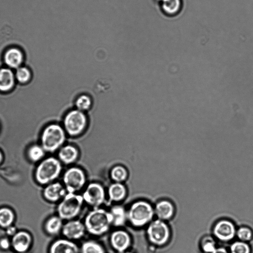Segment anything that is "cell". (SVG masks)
<instances>
[{
    "label": "cell",
    "instance_id": "9",
    "mask_svg": "<svg viewBox=\"0 0 253 253\" xmlns=\"http://www.w3.org/2000/svg\"><path fill=\"white\" fill-rule=\"evenodd\" d=\"M82 197L85 202L96 208H98L105 202V189L100 183H90L85 189Z\"/></svg>",
    "mask_w": 253,
    "mask_h": 253
},
{
    "label": "cell",
    "instance_id": "22",
    "mask_svg": "<svg viewBox=\"0 0 253 253\" xmlns=\"http://www.w3.org/2000/svg\"><path fill=\"white\" fill-rule=\"evenodd\" d=\"M164 13L169 16H174L181 11L182 0H159Z\"/></svg>",
    "mask_w": 253,
    "mask_h": 253
},
{
    "label": "cell",
    "instance_id": "3",
    "mask_svg": "<svg viewBox=\"0 0 253 253\" xmlns=\"http://www.w3.org/2000/svg\"><path fill=\"white\" fill-rule=\"evenodd\" d=\"M154 214V210L149 203L140 200L131 206L127 211V218L133 226L141 228L151 222Z\"/></svg>",
    "mask_w": 253,
    "mask_h": 253
},
{
    "label": "cell",
    "instance_id": "31",
    "mask_svg": "<svg viewBox=\"0 0 253 253\" xmlns=\"http://www.w3.org/2000/svg\"><path fill=\"white\" fill-rule=\"evenodd\" d=\"M236 235L241 241L245 242L251 240L253 236L252 231L247 227L240 228L237 231Z\"/></svg>",
    "mask_w": 253,
    "mask_h": 253
},
{
    "label": "cell",
    "instance_id": "32",
    "mask_svg": "<svg viewBox=\"0 0 253 253\" xmlns=\"http://www.w3.org/2000/svg\"><path fill=\"white\" fill-rule=\"evenodd\" d=\"M201 246L203 251L207 253H212L216 249L215 242L209 238L203 240Z\"/></svg>",
    "mask_w": 253,
    "mask_h": 253
},
{
    "label": "cell",
    "instance_id": "13",
    "mask_svg": "<svg viewBox=\"0 0 253 253\" xmlns=\"http://www.w3.org/2000/svg\"><path fill=\"white\" fill-rule=\"evenodd\" d=\"M3 58L7 68L11 70H17L22 66L24 56L19 49L11 48L6 51Z\"/></svg>",
    "mask_w": 253,
    "mask_h": 253
},
{
    "label": "cell",
    "instance_id": "24",
    "mask_svg": "<svg viewBox=\"0 0 253 253\" xmlns=\"http://www.w3.org/2000/svg\"><path fill=\"white\" fill-rule=\"evenodd\" d=\"M46 152L41 145H31L27 149V155L28 159L33 163L41 161Z\"/></svg>",
    "mask_w": 253,
    "mask_h": 253
},
{
    "label": "cell",
    "instance_id": "18",
    "mask_svg": "<svg viewBox=\"0 0 253 253\" xmlns=\"http://www.w3.org/2000/svg\"><path fill=\"white\" fill-rule=\"evenodd\" d=\"M78 149L72 145H67L63 146L58 153L59 161L66 165H70L74 163L79 157Z\"/></svg>",
    "mask_w": 253,
    "mask_h": 253
},
{
    "label": "cell",
    "instance_id": "23",
    "mask_svg": "<svg viewBox=\"0 0 253 253\" xmlns=\"http://www.w3.org/2000/svg\"><path fill=\"white\" fill-rule=\"evenodd\" d=\"M62 220L58 216H53L49 218L45 226L47 233L51 235H58L62 230Z\"/></svg>",
    "mask_w": 253,
    "mask_h": 253
},
{
    "label": "cell",
    "instance_id": "28",
    "mask_svg": "<svg viewBox=\"0 0 253 253\" xmlns=\"http://www.w3.org/2000/svg\"><path fill=\"white\" fill-rule=\"evenodd\" d=\"M92 101L91 98L86 94H83L78 97L75 101L76 109L82 112L89 110L92 106Z\"/></svg>",
    "mask_w": 253,
    "mask_h": 253
},
{
    "label": "cell",
    "instance_id": "29",
    "mask_svg": "<svg viewBox=\"0 0 253 253\" xmlns=\"http://www.w3.org/2000/svg\"><path fill=\"white\" fill-rule=\"evenodd\" d=\"M15 77L16 81L20 84L25 85L31 80L32 73L29 69L25 67H21L16 70Z\"/></svg>",
    "mask_w": 253,
    "mask_h": 253
},
{
    "label": "cell",
    "instance_id": "19",
    "mask_svg": "<svg viewBox=\"0 0 253 253\" xmlns=\"http://www.w3.org/2000/svg\"><path fill=\"white\" fill-rule=\"evenodd\" d=\"M154 212L161 220H169L172 217L175 212L173 204L167 200H162L156 205Z\"/></svg>",
    "mask_w": 253,
    "mask_h": 253
},
{
    "label": "cell",
    "instance_id": "15",
    "mask_svg": "<svg viewBox=\"0 0 253 253\" xmlns=\"http://www.w3.org/2000/svg\"><path fill=\"white\" fill-rule=\"evenodd\" d=\"M32 241L33 239L28 233L20 231L17 232L13 236L11 244L17 252L23 253L29 249Z\"/></svg>",
    "mask_w": 253,
    "mask_h": 253
},
{
    "label": "cell",
    "instance_id": "20",
    "mask_svg": "<svg viewBox=\"0 0 253 253\" xmlns=\"http://www.w3.org/2000/svg\"><path fill=\"white\" fill-rule=\"evenodd\" d=\"M108 194L111 201L119 202L125 198L126 190L122 183L114 182L109 186Z\"/></svg>",
    "mask_w": 253,
    "mask_h": 253
},
{
    "label": "cell",
    "instance_id": "17",
    "mask_svg": "<svg viewBox=\"0 0 253 253\" xmlns=\"http://www.w3.org/2000/svg\"><path fill=\"white\" fill-rule=\"evenodd\" d=\"M16 79L15 73L8 68L0 69V91L8 92L14 88Z\"/></svg>",
    "mask_w": 253,
    "mask_h": 253
},
{
    "label": "cell",
    "instance_id": "12",
    "mask_svg": "<svg viewBox=\"0 0 253 253\" xmlns=\"http://www.w3.org/2000/svg\"><path fill=\"white\" fill-rule=\"evenodd\" d=\"M84 224L78 220H71L63 225L62 233L69 240H77L82 238L85 233Z\"/></svg>",
    "mask_w": 253,
    "mask_h": 253
},
{
    "label": "cell",
    "instance_id": "10",
    "mask_svg": "<svg viewBox=\"0 0 253 253\" xmlns=\"http://www.w3.org/2000/svg\"><path fill=\"white\" fill-rule=\"evenodd\" d=\"M213 233L215 237L222 241H229L235 236L236 232L234 224L228 220H221L215 225Z\"/></svg>",
    "mask_w": 253,
    "mask_h": 253
},
{
    "label": "cell",
    "instance_id": "30",
    "mask_svg": "<svg viewBox=\"0 0 253 253\" xmlns=\"http://www.w3.org/2000/svg\"><path fill=\"white\" fill-rule=\"evenodd\" d=\"M251 249L248 244L243 241H237L231 247V253H250Z\"/></svg>",
    "mask_w": 253,
    "mask_h": 253
},
{
    "label": "cell",
    "instance_id": "4",
    "mask_svg": "<svg viewBox=\"0 0 253 253\" xmlns=\"http://www.w3.org/2000/svg\"><path fill=\"white\" fill-rule=\"evenodd\" d=\"M61 170V164L59 160L54 157H48L37 166L36 172V180L40 184H49L59 176Z\"/></svg>",
    "mask_w": 253,
    "mask_h": 253
},
{
    "label": "cell",
    "instance_id": "8",
    "mask_svg": "<svg viewBox=\"0 0 253 253\" xmlns=\"http://www.w3.org/2000/svg\"><path fill=\"white\" fill-rule=\"evenodd\" d=\"M63 181L68 193H76L85 185L86 175L81 168L72 167L66 171Z\"/></svg>",
    "mask_w": 253,
    "mask_h": 253
},
{
    "label": "cell",
    "instance_id": "16",
    "mask_svg": "<svg viewBox=\"0 0 253 253\" xmlns=\"http://www.w3.org/2000/svg\"><path fill=\"white\" fill-rule=\"evenodd\" d=\"M76 244L68 239H60L55 241L51 245L50 253H79Z\"/></svg>",
    "mask_w": 253,
    "mask_h": 253
},
{
    "label": "cell",
    "instance_id": "7",
    "mask_svg": "<svg viewBox=\"0 0 253 253\" xmlns=\"http://www.w3.org/2000/svg\"><path fill=\"white\" fill-rule=\"evenodd\" d=\"M147 235L149 241L152 244L163 246L169 241L170 231L163 220L158 219L152 221L149 225Z\"/></svg>",
    "mask_w": 253,
    "mask_h": 253
},
{
    "label": "cell",
    "instance_id": "5",
    "mask_svg": "<svg viewBox=\"0 0 253 253\" xmlns=\"http://www.w3.org/2000/svg\"><path fill=\"white\" fill-rule=\"evenodd\" d=\"M88 120L84 112L77 109L69 111L63 119V128L72 137L82 135L87 129Z\"/></svg>",
    "mask_w": 253,
    "mask_h": 253
},
{
    "label": "cell",
    "instance_id": "35",
    "mask_svg": "<svg viewBox=\"0 0 253 253\" xmlns=\"http://www.w3.org/2000/svg\"><path fill=\"white\" fill-rule=\"evenodd\" d=\"M212 253H229L225 248H216Z\"/></svg>",
    "mask_w": 253,
    "mask_h": 253
},
{
    "label": "cell",
    "instance_id": "27",
    "mask_svg": "<svg viewBox=\"0 0 253 253\" xmlns=\"http://www.w3.org/2000/svg\"><path fill=\"white\" fill-rule=\"evenodd\" d=\"M110 176L115 182L122 183L127 179L128 173L125 167L118 165L111 169Z\"/></svg>",
    "mask_w": 253,
    "mask_h": 253
},
{
    "label": "cell",
    "instance_id": "37",
    "mask_svg": "<svg viewBox=\"0 0 253 253\" xmlns=\"http://www.w3.org/2000/svg\"><path fill=\"white\" fill-rule=\"evenodd\" d=\"M133 253L131 252H126V253Z\"/></svg>",
    "mask_w": 253,
    "mask_h": 253
},
{
    "label": "cell",
    "instance_id": "6",
    "mask_svg": "<svg viewBox=\"0 0 253 253\" xmlns=\"http://www.w3.org/2000/svg\"><path fill=\"white\" fill-rule=\"evenodd\" d=\"M84 201L82 196L67 193L57 207L58 216L62 219L71 220L80 213Z\"/></svg>",
    "mask_w": 253,
    "mask_h": 253
},
{
    "label": "cell",
    "instance_id": "36",
    "mask_svg": "<svg viewBox=\"0 0 253 253\" xmlns=\"http://www.w3.org/2000/svg\"><path fill=\"white\" fill-rule=\"evenodd\" d=\"M3 154L1 150H0V164H1L3 161Z\"/></svg>",
    "mask_w": 253,
    "mask_h": 253
},
{
    "label": "cell",
    "instance_id": "1",
    "mask_svg": "<svg viewBox=\"0 0 253 253\" xmlns=\"http://www.w3.org/2000/svg\"><path fill=\"white\" fill-rule=\"evenodd\" d=\"M112 219L110 213L102 208H95L90 212L85 219L86 230L91 235H103L112 225Z\"/></svg>",
    "mask_w": 253,
    "mask_h": 253
},
{
    "label": "cell",
    "instance_id": "25",
    "mask_svg": "<svg viewBox=\"0 0 253 253\" xmlns=\"http://www.w3.org/2000/svg\"><path fill=\"white\" fill-rule=\"evenodd\" d=\"M15 217L14 213L11 209L7 207L0 208V227L8 228L12 226Z\"/></svg>",
    "mask_w": 253,
    "mask_h": 253
},
{
    "label": "cell",
    "instance_id": "2",
    "mask_svg": "<svg viewBox=\"0 0 253 253\" xmlns=\"http://www.w3.org/2000/svg\"><path fill=\"white\" fill-rule=\"evenodd\" d=\"M66 132L57 123H51L45 126L40 137L41 145L46 152L54 153L59 150L65 143Z\"/></svg>",
    "mask_w": 253,
    "mask_h": 253
},
{
    "label": "cell",
    "instance_id": "11",
    "mask_svg": "<svg viewBox=\"0 0 253 253\" xmlns=\"http://www.w3.org/2000/svg\"><path fill=\"white\" fill-rule=\"evenodd\" d=\"M110 241L112 248L119 253H123L127 250L132 242L130 235L123 230L113 232L111 235Z\"/></svg>",
    "mask_w": 253,
    "mask_h": 253
},
{
    "label": "cell",
    "instance_id": "26",
    "mask_svg": "<svg viewBox=\"0 0 253 253\" xmlns=\"http://www.w3.org/2000/svg\"><path fill=\"white\" fill-rule=\"evenodd\" d=\"M81 253H106L103 246L97 242L90 240L83 243Z\"/></svg>",
    "mask_w": 253,
    "mask_h": 253
},
{
    "label": "cell",
    "instance_id": "21",
    "mask_svg": "<svg viewBox=\"0 0 253 253\" xmlns=\"http://www.w3.org/2000/svg\"><path fill=\"white\" fill-rule=\"evenodd\" d=\"M109 212L112 216V225L115 227H120L124 226L126 220H128L127 211L122 206H113Z\"/></svg>",
    "mask_w": 253,
    "mask_h": 253
},
{
    "label": "cell",
    "instance_id": "33",
    "mask_svg": "<svg viewBox=\"0 0 253 253\" xmlns=\"http://www.w3.org/2000/svg\"><path fill=\"white\" fill-rule=\"evenodd\" d=\"M11 243L8 238H4L0 240V247L3 250H8L11 246Z\"/></svg>",
    "mask_w": 253,
    "mask_h": 253
},
{
    "label": "cell",
    "instance_id": "14",
    "mask_svg": "<svg viewBox=\"0 0 253 253\" xmlns=\"http://www.w3.org/2000/svg\"><path fill=\"white\" fill-rule=\"evenodd\" d=\"M67 190L60 183L49 184L44 190L45 199L51 202H56L62 199L67 195Z\"/></svg>",
    "mask_w": 253,
    "mask_h": 253
},
{
    "label": "cell",
    "instance_id": "34",
    "mask_svg": "<svg viewBox=\"0 0 253 253\" xmlns=\"http://www.w3.org/2000/svg\"><path fill=\"white\" fill-rule=\"evenodd\" d=\"M17 233V229L14 226L7 228V234L9 236H14Z\"/></svg>",
    "mask_w": 253,
    "mask_h": 253
}]
</instances>
